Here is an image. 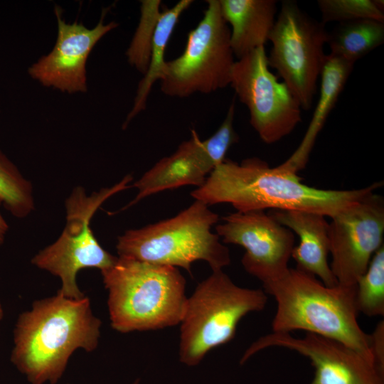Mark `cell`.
<instances>
[{"mask_svg":"<svg viewBox=\"0 0 384 384\" xmlns=\"http://www.w3.org/2000/svg\"><path fill=\"white\" fill-rule=\"evenodd\" d=\"M58 23L57 40L52 50L31 65L28 73L42 85L73 94L87 90L86 63L97 42L116 28L114 21L104 23L103 10L97 24L88 28L82 23L65 22L61 9L55 7Z\"/></svg>","mask_w":384,"mask_h":384,"instance_id":"cell-14","label":"cell"},{"mask_svg":"<svg viewBox=\"0 0 384 384\" xmlns=\"http://www.w3.org/2000/svg\"><path fill=\"white\" fill-rule=\"evenodd\" d=\"M4 314V309H3V306L0 300V321L3 319Z\"/></svg>","mask_w":384,"mask_h":384,"instance_id":"cell-28","label":"cell"},{"mask_svg":"<svg viewBox=\"0 0 384 384\" xmlns=\"http://www.w3.org/2000/svg\"><path fill=\"white\" fill-rule=\"evenodd\" d=\"M101 273L113 329L129 333L180 324L188 297L178 268L118 256Z\"/></svg>","mask_w":384,"mask_h":384,"instance_id":"cell-4","label":"cell"},{"mask_svg":"<svg viewBox=\"0 0 384 384\" xmlns=\"http://www.w3.org/2000/svg\"><path fill=\"white\" fill-rule=\"evenodd\" d=\"M215 227L225 244L242 247L241 262L262 285L284 275L294 247V233L265 210L230 213Z\"/></svg>","mask_w":384,"mask_h":384,"instance_id":"cell-12","label":"cell"},{"mask_svg":"<svg viewBox=\"0 0 384 384\" xmlns=\"http://www.w3.org/2000/svg\"><path fill=\"white\" fill-rule=\"evenodd\" d=\"M331 219V270L338 284L356 286L383 245L384 198L373 192Z\"/></svg>","mask_w":384,"mask_h":384,"instance_id":"cell-11","label":"cell"},{"mask_svg":"<svg viewBox=\"0 0 384 384\" xmlns=\"http://www.w3.org/2000/svg\"><path fill=\"white\" fill-rule=\"evenodd\" d=\"M354 64L342 58L326 55L320 78L319 97L307 130L299 146L282 164L298 173L304 169L329 114L334 109L346 81L353 71Z\"/></svg>","mask_w":384,"mask_h":384,"instance_id":"cell-18","label":"cell"},{"mask_svg":"<svg viewBox=\"0 0 384 384\" xmlns=\"http://www.w3.org/2000/svg\"><path fill=\"white\" fill-rule=\"evenodd\" d=\"M132 180V176L127 175L113 186L103 188L90 196L78 186L66 199V223L62 233L31 260L33 265L60 279L58 293L69 299H82L85 296L76 282L78 272L85 268H97L102 272L116 262L117 257L105 250L97 240L90 221L100 206L112 196L128 188Z\"/></svg>","mask_w":384,"mask_h":384,"instance_id":"cell-7","label":"cell"},{"mask_svg":"<svg viewBox=\"0 0 384 384\" xmlns=\"http://www.w3.org/2000/svg\"><path fill=\"white\" fill-rule=\"evenodd\" d=\"M384 43V21L371 18L338 23L328 32L330 55L353 64Z\"/></svg>","mask_w":384,"mask_h":384,"instance_id":"cell-20","label":"cell"},{"mask_svg":"<svg viewBox=\"0 0 384 384\" xmlns=\"http://www.w3.org/2000/svg\"><path fill=\"white\" fill-rule=\"evenodd\" d=\"M262 286L277 304L273 332L303 330L341 342L375 361L370 335L357 320L356 285L328 287L315 276L289 267L282 277Z\"/></svg>","mask_w":384,"mask_h":384,"instance_id":"cell-3","label":"cell"},{"mask_svg":"<svg viewBox=\"0 0 384 384\" xmlns=\"http://www.w3.org/2000/svg\"><path fill=\"white\" fill-rule=\"evenodd\" d=\"M139 380H136L133 384H138Z\"/></svg>","mask_w":384,"mask_h":384,"instance_id":"cell-29","label":"cell"},{"mask_svg":"<svg viewBox=\"0 0 384 384\" xmlns=\"http://www.w3.org/2000/svg\"><path fill=\"white\" fill-rule=\"evenodd\" d=\"M0 199L11 214L27 217L35 208L33 186L0 150Z\"/></svg>","mask_w":384,"mask_h":384,"instance_id":"cell-21","label":"cell"},{"mask_svg":"<svg viewBox=\"0 0 384 384\" xmlns=\"http://www.w3.org/2000/svg\"><path fill=\"white\" fill-rule=\"evenodd\" d=\"M383 182L353 190H328L302 183L283 164L271 167L257 157L240 163L225 159L191 195L208 206L229 203L238 212L303 210L332 218L380 188Z\"/></svg>","mask_w":384,"mask_h":384,"instance_id":"cell-1","label":"cell"},{"mask_svg":"<svg viewBox=\"0 0 384 384\" xmlns=\"http://www.w3.org/2000/svg\"><path fill=\"white\" fill-rule=\"evenodd\" d=\"M230 85L247 107L250 124L266 144L280 141L302 121L301 105L270 71L265 46L235 61Z\"/></svg>","mask_w":384,"mask_h":384,"instance_id":"cell-10","label":"cell"},{"mask_svg":"<svg viewBox=\"0 0 384 384\" xmlns=\"http://www.w3.org/2000/svg\"><path fill=\"white\" fill-rule=\"evenodd\" d=\"M2 202L0 199V206ZM8 230L9 225L0 212V245H2L4 243Z\"/></svg>","mask_w":384,"mask_h":384,"instance_id":"cell-27","label":"cell"},{"mask_svg":"<svg viewBox=\"0 0 384 384\" xmlns=\"http://www.w3.org/2000/svg\"><path fill=\"white\" fill-rule=\"evenodd\" d=\"M358 313L368 316L384 314V246L373 255L370 264L356 282Z\"/></svg>","mask_w":384,"mask_h":384,"instance_id":"cell-22","label":"cell"},{"mask_svg":"<svg viewBox=\"0 0 384 384\" xmlns=\"http://www.w3.org/2000/svg\"><path fill=\"white\" fill-rule=\"evenodd\" d=\"M218 215L196 200L173 218L139 229L125 231L117 238L119 257L149 263L181 267L191 275V265L206 262L212 271L230 263L228 248L211 231Z\"/></svg>","mask_w":384,"mask_h":384,"instance_id":"cell-5","label":"cell"},{"mask_svg":"<svg viewBox=\"0 0 384 384\" xmlns=\"http://www.w3.org/2000/svg\"><path fill=\"white\" fill-rule=\"evenodd\" d=\"M101 325L87 297L73 299L57 292L36 300L16 321L11 361L31 384H55L75 350L97 348Z\"/></svg>","mask_w":384,"mask_h":384,"instance_id":"cell-2","label":"cell"},{"mask_svg":"<svg viewBox=\"0 0 384 384\" xmlns=\"http://www.w3.org/2000/svg\"><path fill=\"white\" fill-rule=\"evenodd\" d=\"M270 347L288 348L309 358L315 369L309 384H384V370L373 359L341 342L310 333L302 338L277 332L261 336L245 351L240 364Z\"/></svg>","mask_w":384,"mask_h":384,"instance_id":"cell-13","label":"cell"},{"mask_svg":"<svg viewBox=\"0 0 384 384\" xmlns=\"http://www.w3.org/2000/svg\"><path fill=\"white\" fill-rule=\"evenodd\" d=\"M203 17L187 36L185 49L166 61L161 90L166 95L186 97L210 93L230 85L235 63L230 29L223 17L219 0H208Z\"/></svg>","mask_w":384,"mask_h":384,"instance_id":"cell-8","label":"cell"},{"mask_svg":"<svg viewBox=\"0 0 384 384\" xmlns=\"http://www.w3.org/2000/svg\"><path fill=\"white\" fill-rule=\"evenodd\" d=\"M160 5V0L141 1L139 24L126 52L129 64L143 75L149 64L154 34L161 14Z\"/></svg>","mask_w":384,"mask_h":384,"instance_id":"cell-23","label":"cell"},{"mask_svg":"<svg viewBox=\"0 0 384 384\" xmlns=\"http://www.w3.org/2000/svg\"><path fill=\"white\" fill-rule=\"evenodd\" d=\"M235 107V100H233L218 129L210 137L202 141L203 147L215 168L225 160L229 149L239 140L233 125Z\"/></svg>","mask_w":384,"mask_h":384,"instance_id":"cell-25","label":"cell"},{"mask_svg":"<svg viewBox=\"0 0 384 384\" xmlns=\"http://www.w3.org/2000/svg\"><path fill=\"white\" fill-rule=\"evenodd\" d=\"M317 5L325 25L363 18L384 21L383 0H319Z\"/></svg>","mask_w":384,"mask_h":384,"instance_id":"cell-24","label":"cell"},{"mask_svg":"<svg viewBox=\"0 0 384 384\" xmlns=\"http://www.w3.org/2000/svg\"><path fill=\"white\" fill-rule=\"evenodd\" d=\"M193 3L191 0H181L173 7L161 12L154 34L149 67L139 83L133 107L124 122V127L140 112L144 110L153 85L161 80L165 75L166 61L165 50L179 17Z\"/></svg>","mask_w":384,"mask_h":384,"instance_id":"cell-19","label":"cell"},{"mask_svg":"<svg viewBox=\"0 0 384 384\" xmlns=\"http://www.w3.org/2000/svg\"><path fill=\"white\" fill-rule=\"evenodd\" d=\"M370 335V349L377 364L384 369V323L380 321Z\"/></svg>","mask_w":384,"mask_h":384,"instance_id":"cell-26","label":"cell"},{"mask_svg":"<svg viewBox=\"0 0 384 384\" xmlns=\"http://www.w3.org/2000/svg\"><path fill=\"white\" fill-rule=\"evenodd\" d=\"M326 25L302 10L296 1H282L269 38V66L299 101L302 110H309L317 92V82L326 55Z\"/></svg>","mask_w":384,"mask_h":384,"instance_id":"cell-9","label":"cell"},{"mask_svg":"<svg viewBox=\"0 0 384 384\" xmlns=\"http://www.w3.org/2000/svg\"><path fill=\"white\" fill-rule=\"evenodd\" d=\"M221 13L231 26L230 46L238 59L265 46L277 16L275 0H219Z\"/></svg>","mask_w":384,"mask_h":384,"instance_id":"cell-17","label":"cell"},{"mask_svg":"<svg viewBox=\"0 0 384 384\" xmlns=\"http://www.w3.org/2000/svg\"><path fill=\"white\" fill-rule=\"evenodd\" d=\"M269 213L299 238L292 253L296 268L319 277L328 287L337 285L328 262L329 223L326 216L303 210H272Z\"/></svg>","mask_w":384,"mask_h":384,"instance_id":"cell-16","label":"cell"},{"mask_svg":"<svg viewBox=\"0 0 384 384\" xmlns=\"http://www.w3.org/2000/svg\"><path fill=\"white\" fill-rule=\"evenodd\" d=\"M214 169L202 140L193 130L188 140L182 142L174 154L160 159L133 184L137 194L120 210L165 190L192 185L198 188Z\"/></svg>","mask_w":384,"mask_h":384,"instance_id":"cell-15","label":"cell"},{"mask_svg":"<svg viewBox=\"0 0 384 384\" xmlns=\"http://www.w3.org/2000/svg\"><path fill=\"white\" fill-rule=\"evenodd\" d=\"M267 295L238 286L223 270L212 271L187 298L180 323V361L196 366L210 351L230 341L245 316L264 309Z\"/></svg>","mask_w":384,"mask_h":384,"instance_id":"cell-6","label":"cell"}]
</instances>
